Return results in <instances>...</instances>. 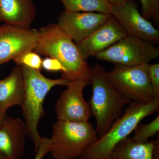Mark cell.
<instances>
[{"label": "cell", "mask_w": 159, "mask_h": 159, "mask_svg": "<svg viewBox=\"0 0 159 159\" xmlns=\"http://www.w3.org/2000/svg\"><path fill=\"white\" fill-rule=\"evenodd\" d=\"M99 138L96 129L89 121L57 120L53 125L50 153L53 159H79Z\"/></svg>", "instance_id": "cell-5"}, {"label": "cell", "mask_w": 159, "mask_h": 159, "mask_svg": "<svg viewBox=\"0 0 159 159\" xmlns=\"http://www.w3.org/2000/svg\"><path fill=\"white\" fill-rule=\"evenodd\" d=\"M13 60L17 66H25L40 71L42 69V59L40 55L33 50L26 51L16 57Z\"/></svg>", "instance_id": "cell-19"}, {"label": "cell", "mask_w": 159, "mask_h": 159, "mask_svg": "<svg viewBox=\"0 0 159 159\" xmlns=\"http://www.w3.org/2000/svg\"><path fill=\"white\" fill-rule=\"evenodd\" d=\"M51 146V138L42 137L38 149L35 152V156L34 159H43L46 155L50 152Z\"/></svg>", "instance_id": "cell-23"}, {"label": "cell", "mask_w": 159, "mask_h": 159, "mask_svg": "<svg viewBox=\"0 0 159 159\" xmlns=\"http://www.w3.org/2000/svg\"><path fill=\"white\" fill-rule=\"evenodd\" d=\"M148 75L152 87L154 98L159 100V64L148 65Z\"/></svg>", "instance_id": "cell-21"}, {"label": "cell", "mask_w": 159, "mask_h": 159, "mask_svg": "<svg viewBox=\"0 0 159 159\" xmlns=\"http://www.w3.org/2000/svg\"><path fill=\"white\" fill-rule=\"evenodd\" d=\"M159 56V48L154 43L127 35L96 55L97 59L114 64L134 66L148 63Z\"/></svg>", "instance_id": "cell-7"}, {"label": "cell", "mask_w": 159, "mask_h": 159, "mask_svg": "<svg viewBox=\"0 0 159 159\" xmlns=\"http://www.w3.org/2000/svg\"><path fill=\"white\" fill-rule=\"evenodd\" d=\"M27 135L25 122L5 114L0 122V153L7 159H20Z\"/></svg>", "instance_id": "cell-13"}, {"label": "cell", "mask_w": 159, "mask_h": 159, "mask_svg": "<svg viewBox=\"0 0 159 159\" xmlns=\"http://www.w3.org/2000/svg\"><path fill=\"white\" fill-rule=\"evenodd\" d=\"M90 82L84 79L69 81L67 88L61 94L55 106L57 120L75 122H89L92 116L89 102L83 92Z\"/></svg>", "instance_id": "cell-8"}, {"label": "cell", "mask_w": 159, "mask_h": 159, "mask_svg": "<svg viewBox=\"0 0 159 159\" xmlns=\"http://www.w3.org/2000/svg\"><path fill=\"white\" fill-rule=\"evenodd\" d=\"M0 159H7L6 157H4L3 155H2V154L0 153Z\"/></svg>", "instance_id": "cell-27"}, {"label": "cell", "mask_w": 159, "mask_h": 159, "mask_svg": "<svg viewBox=\"0 0 159 159\" xmlns=\"http://www.w3.org/2000/svg\"><path fill=\"white\" fill-rule=\"evenodd\" d=\"M67 11L111 14L112 6L106 0H60Z\"/></svg>", "instance_id": "cell-17"}, {"label": "cell", "mask_w": 159, "mask_h": 159, "mask_svg": "<svg viewBox=\"0 0 159 159\" xmlns=\"http://www.w3.org/2000/svg\"><path fill=\"white\" fill-rule=\"evenodd\" d=\"M38 37L35 29L5 24L0 26V65L34 50Z\"/></svg>", "instance_id": "cell-9"}, {"label": "cell", "mask_w": 159, "mask_h": 159, "mask_svg": "<svg viewBox=\"0 0 159 159\" xmlns=\"http://www.w3.org/2000/svg\"><path fill=\"white\" fill-rule=\"evenodd\" d=\"M128 35L112 16L102 26L77 45L85 59L108 48Z\"/></svg>", "instance_id": "cell-12"}, {"label": "cell", "mask_w": 159, "mask_h": 159, "mask_svg": "<svg viewBox=\"0 0 159 159\" xmlns=\"http://www.w3.org/2000/svg\"><path fill=\"white\" fill-rule=\"evenodd\" d=\"M25 93L23 72L21 67L18 66L9 76L0 80V112L5 114L10 107L21 106Z\"/></svg>", "instance_id": "cell-15"}, {"label": "cell", "mask_w": 159, "mask_h": 159, "mask_svg": "<svg viewBox=\"0 0 159 159\" xmlns=\"http://www.w3.org/2000/svg\"><path fill=\"white\" fill-rule=\"evenodd\" d=\"M132 140L136 142L145 143L149 141V138L154 136L159 133V115L147 124L137 125L134 131Z\"/></svg>", "instance_id": "cell-18"}, {"label": "cell", "mask_w": 159, "mask_h": 159, "mask_svg": "<svg viewBox=\"0 0 159 159\" xmlns=\"http://www.w3.org/2000/svg\"><path fill=\"white\" fill-rule=\"evenodd\" d=\"M111 15L94 12H71L64 10L57 25L77 44L102 26Z\"/></svg>", "instance_id": "cell-11"}, {"label": "cell", "mask_w": 159, "mask_h": 159, "mask_svg": "<svg viewBox=\"0 0 159 159\" xmlns=\"http://www.w3.org/2000/svg\"><path fill=\"white\" fill-rule=\"evenodd\" d=\"M159 100L142 103L131 101L125 112L113 123L102 136L90 146L79 159H110L117 144L129 137L137 125L146 117L158 111Z\"/></svg>", "instance_id": "cell-4"}, {"label": "cell", "mask_w": 159, "mask_h": 159, "mask_svg": "<svg viewBox=\"0 0 159 159\" xmlns=\"http://www.w3.org/2000/svg\"><path fill=\"white\" fill-rule=\"evenodd\" d=\"M33 51L40 55L53 57L65 69L62 78L69 81L84 79L90 81V67L78 46L59 28L51 24L39 30L37 44Z\"/></svg>", "instance_id": "cell-1"}, {"label": "cell", "mask_w": 159, "mask_h": 159, "mask_svg": "<svg viewBox=\"0 0 159 159\" xmlns=\"http://www.w3.org/2000/svg\"><path fill=\"white\" fill-rule=\"evenodd\" d=\"M25 82V93L21 105L27 129V135L34 144L35 152L39 147L42 137L39 133L38 126L44 116L43 104L49 91L56 86H66L69 80L61 78L50 79L40 71L20 66Z\"/></svg>", "instance_id": "cell-3"}, {"label": "cell", "mask_w": 159, "mask_h": 159, "mask_svg": "<svg viewBox=\"0 0 159 159\" xmlns=\"http://www.w3.org/2000/svg\"><path fill=\"white\" fill-rule=\"evenodd\" d=\"M153 140L140 143L127 137L115 147L110 159H153Z\"/></svg>", "instance_id": "cell-16"}, {"label": "cell", "mask_w": 159, "mask_h": 159, "mask_svg": "<svg viewBox=\"0 0 159 159\" xmlns=\"http://www.w3.org/2000/svg\"><path fill=\"white\" fill-rule=\"evenodd\" d=\"M159 134L157 139L154 141V147L152 152L153 159H159Z\"/></svg>", "instance_id": "cell-24"}, {"label": "cell", "mask_w": 159, "mask_h": 159, "mask_svg": "<svg viewBox=\"0 0 159 159\" xmlns=\"http://www.w3.org/2000/svg\"><path fill=\"white\" fill-rule=\"evenodd\" d=\"M36 13L33 0H0V20L6 25L30 28Z\"/></svg>", "instance_id": "cell-14"}, {"label": "cell", "mask_w": 159, "mask_h": 159, "mask_svg": "<svg viewBox=\"0 0 159 159\" xmlns=\"http://www.w3.org/2000/svg\"><path fill=\"white\" fill-rule=\"evenodd\" d=\"M142 6V15L147 20H152L157 26L159 25V0H140Z\"/></svg>", "instance_id": "cell-20"}, {"label": "cell", "mask_w": 159, "mask_h": 159, "mask_svg": "<svg viewBox=\"0 0 159 159\" xmlns=\"http://www.w3.org/2000/svg\"><path fill=\"white\" fill-rule=\"evenodd\" d=\"M90 74L93 93L89 103L92 116L96 119L95 129L100 137L120 117L125 106L131 101L114 88L102 66L96 64L90 67Z\"/></svg>", "instance_id": "cell-2"}, {"label": "cell", "mask_w": 159, "mask_h": 159, "mask_svg": "<svg viewBox=\"0 0 159 159\" xmlns=\"http://www.w3.org/2000/svg\"><path fill=\"white\" fill-rule=\"evenodd\" d=\"M111 14L128 35L153 43L159 42V30L142 16L133 1H129L119 6H112Z\"/></svg>", "instance_id": "cell-10"}, {"label": "cell", "mask_w": 159, "mask_h": 159, "mask_svg": "<svg viewBox=\"0 0 159 159\" xmlns=\"http://www.w3.org/2000/svg\"><path fill=\"white\" fill-rule=\"evenodd\" d=\"M42 69L48 72H60L61 75L66 71L65 69L58 60L50 57L42 59Z\"/></svg>", "instance_id": "cell-22"}, {"label": "cell", "mask_w": 159, "mask_h": 159, "mask_svg": "<svg viewBox=\"0 0 159 159\" xmlns=\"http://www.w3.org/2000/svg\"><path fill=\"white\" fill-rule=\"evenodd\" d=\"M2 22L1 21V20H0V26H1V23H2Z\"/></svg>", "instance_id": "cell-28"}, {"label": "cell", "mask_w": 159, "mask_h": 159, "mask_svg": "<svg viewBox=\"0 0 159 159\" xmlns=\"http://www.w3.org/2000/svg\"><path fill=\"white\" fill-rule=\"evenodd\" d=\"M5 114H3L0 112V122H1V120L2 119V118H3V117H4V116H5Z\"/></svg>", "instance_id": "cell-26"}, {"label": "cell", "mask_w": 159, "mask_h": 159, "mask_svg": "<svg viewBox=\"0 0 159 159\" xmlns=\"http://www.w3.org/2000/svg\"><path fill=\"white\" fill-rule=\"evenodd\" d=\"M148 63L134 66L115 64L107 72L109 80L117 91L125 98L139 103L154 100L148 75Z\"/></svg>", "instance_id": "cell-6"}, {"label": "cell", "mask_w": 159, "mask_h": 159, "mask_svg": "<svg viewBox=\"0 0 159 159\" xmlns=\"http://www.w3.org/2000/svg\"><path fill=\"white\" fill-rule=\"evenodd\" d=\"M111 6H119L122 5L129 1H133V0H106Z\"/></svg>", "instance_id": "cell-25"}]
</instances>
